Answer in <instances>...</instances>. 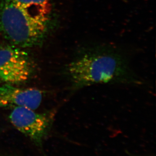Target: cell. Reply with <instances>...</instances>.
<instances>
[{
	"label": "cell",
	"instance_id": "4",
	"mask_svg": "<svg viewBox=\"0 0 156 156\" xmlns=\"http://www.w3.org/2000/svg\"><path fill=\"white\" fill-rule=\"evenodd\" d=\"M54 113H40L25 107L13 109L9 119L18 131L41 147L43 139L50 130Z\"/></svg>",
	"mask_w": 156,
	"mask_h": 156
},
{
	"label": "cell",
	"instance_id": "2",
	"mask_svg": "<svg viewBox=\"0 0 156 156\" xmlns=\"http://www.w3.org/2000/svg\"><path fill=\"white\" fill-rule=\"evenodd\" d=\"M47 25L26 13L10 0L0 1V32L13 46L20 48L40 44Z\"/></svg>",
	"mask_w": 156,
	"mask_h": 156
},
{
	"label": "cell",
	"instance_id": "3",
	"mask_svg": "<svg viewBox=\"0 0 156 156\" xmlns=\"http://www.w3.org/2000/svg\"><path fill=\"white\" fill-rule=\"evenodd\" d=\"M34 72L28 53L14 46L0 47V82L19 85L26 82Z\"/></svg>",
	"mask_w": 156,
	"mask_h": 156
},
{
	"label": "cell",
	"instance_id": "6",
	"mask_svg": "<svg viewBox=\"0 0 156 156\" xmlns=\"http://www.w3.org/2000/svg\"><path fill=\"white\" fill-rule=\"evenodd\" d=\"M10 1L34 19L47 24L51 10L50 0Z\"/></svg>",
	"mask_w": 156,
	"mask_h": 156
},
{
	"label": "cell",
	"instance_id": "1",
	"mask_svg": "<svg viewBox=\"0 0 156 156\" xmlns=\"http://www.w3.org/2000/svg\"><path fill=\"white\" fill-rule=\"evenodd\" d=\"M63 73L74 91L94 84L141 83L124 56L108 47L80 50L65 66Z\"/></svg>",
	"mask_w": 156,
	"mask_h": 156
},
{
	"label": "cell",
	"instance_id": "5",
	"mask_svg": "<svg viewBox=\"0 0 156 156\" xmlns=\"http://www.w3.org/2000/svg\"><path fill=\"white\" fill-rule=\"evenodd\" d=\"M16 85L5 83L0 86V108L37 109L41 104L43 92L35 88H22Z\"/></svg>",
	"mask_w": 156,
	"mask_h": 156
},
{
	"label": "cell",
	"instance_id": "7",
	"mask_svg": "<svg viewBox=\"0 0 156 156\" xmlns=\"http://www.w3.org/2000/svg\"><path fill=\"white\" fill-rule=\"evenodd\" d=\"M0 83H1V82H0Z\"/></svg>",
	"mask_w": 156,
	"mask_h": 156
}]
</instances>
